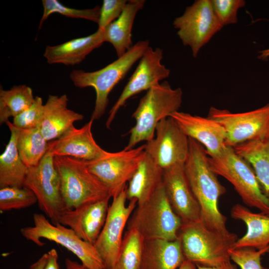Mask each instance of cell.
I'll use <instances>...</instances> for the list:
<instances>
[{"mask_svg":"<svg viewBox=\"0 0 269 269\" xmlns=\"http://www.w3.org/2000/svg\"><path fill=\"white\" fill-rule=\"evenodd\" d=\"M10 136L4 150L0 155V188L23 187L28 167L21 160L16 143L15 127L9 121Z\"/></svg>","mask_w":269,"mask_h":269,"instance_id":"cell-26","label":"cell"},{"mask_svg":"<svg viewBox=\"0 0 269 269\" xmlns=\"http://www.w3.org/2000/svg\"><path fill=\"white\" fill-rule=\"evenodd\" d=\"M182 224L171 208L162 184L146 201L136 207L127 225V230H136L144 240L178 239Z\"/></svg>","mask_w":269,"mask_h":269,"instance_id":"cell-6","label":"cell"},{"mask_svg":"<svg viewBox=\"0 0 269 269\" xmlns=\"http://www.w3.org/2000/svg\"><path fill=\"white\" fill-rule=\"evenodd\" d=\"M149 46L148 40L139 41L122 56L101 69L93 72L74 70L71 72L70 78L76 87H91L95 90V104L91 119L99 120L104 114L109 94Z\"/></svg>","mask_w":269,"mask_h":269,"instance_id":"cell-4","label":"cell"},{"mask_svg":"<svg viewBox=\"0 0 269 269\" xmlns=\"http://www.w3.org/2000/svg\"><path fill=\"white\" fill-rule=\"evenodd\" d=\"M214 12L221 25L224 26L237 22L238 10L244 7V0H211Z\"/></svg>","mask_w":269,"mask_h":269,"instance_id":"cell-35","label":"cell"},{"mask_svg":"<svg viewBox=\"0 0 269 269\" xmlns=\"http://www.w3.org/2000/svg\"><path fill=\"white\" fill-rule=\"evenodd\" d=\"M185 260L178 238L144 240L140 269H177Z\"/></svg>","mask_w":269,"mask_h":269,"instance_id":"cell-23","label":"cell"},{"mask_svg":"<svg viewBox=\"0 0 269 269\" xmlns=\"http://www.w3.org/2000/svg\"><path fill=\"white\" fill-rule=\"evenodd\" d=\"M14 127L16 146L21 160L28 168L37 165L48 149L50 141L46 140L37 128Z\"/></svg>","mask_w":269,"mask_h":269,"instance_id":"cell-28","label":"cell"},{"mask_svg":"<svg viewBox=\"0 0 269 269\" xmlns=\"http://www.w3.org/2000/svg\"><path fill=\"white\" fill-rule=\"evenodd\" d=\"M181 130L205 148L209 157L221 154L227 147L224 128L216 121L189 113L177 111L170 116Z\"/></svg>","mask_w":269,"mask_h":269,"instance_id":"cell-17","label":"cell"},{"mask_svg":"<svg viewBox=\"0 0 269 269\" xmlns=\"http://www.w3.org/2000/svg\"><path fill=\"white\" fill-rule=\"evenodd\" d=\"M177 269H197V267L194 263L185 260Z\"/></svg>","mask_w":269,"mask_h":269,"instance_id":"cell-41","label":"cell"},{"mask_svg":"<svg viewBox=\"0 0 269 269\" xmlns=\"http://www.w3.org/2000/svg\"><path fill=\"white\" fill-rule=\"evenodd\" d=\"M54 163L67 210L111 198L107 188L89 171L85 160L54 156Z\"/></svg>","mask_w":269,"mask_h":269,"instance_id":"cell-5","label":"cell"},{"mask_svg":"<svg viewBox=\"0 0 269 269\" xmlns=\"http://www.w3.org/2000/svg\"><path fill=\"white\" fill-rule=\"evenodd\" d=\"M126 187L112 198L104 225L94 244L106 269L112 268L117 261L123 239V232L137 206V201L134 199L126 204Z\"/></svg>","mask_w":269,"mask_h":269,"instance_id":"cell-13","label":"cell"},{"mask_svg":"<svg viewBox=\"0 0 269 269\" xmlns=\"http://www.w3.org/2000/svg\"><path fill=\"white\" fill-rule=\"evenodd\" d=\"M47 256V253L44 254L36 262L30 266L29 269H44Z\"/></svg>","mask_w":269,"mask_h":269,"instance_id":"cell-39","label":"cell"},{"mask_svg":"<svg viewBox=\"0 0 269 269\" xmlns=\"http://www.w3.org/2000/svg\"><path fill=\"white\" fill-rule=\"evenodd\" d=\"M68 102L66 94L48 95L38 127L48 141L58 139L73 126L75 122L84 119L83 115L68 108Z\"/></svg>","mask_w":269,"mask_h":269,"instance_id":"cell-20","label":"cell"},{"mask_svg":"<svg viewBox=\"0 0 269 269\" xmlns=\"http://www.w3.org/2000/svg\"><path fill=\"white\" fill-rule=\"evenodd\" d=\"M163 169L146 152L128 182L126 196L129 201L136 199L137 204L148 200L162 184Z\"/></svg>","mask_w":269,"mask_h":269,"instance_id":"cell-24","label":"cell"},{"mask_svg":"<svg viewBox=\"0 0 269 269\" xmlns=\"http://www.w3.org/2000/svg\"><path fill=\"white\" fill-rule=\"evenodd\" d=\"M259 59L262 60L267 59L269 57V48L259 51Z\"/></svg>","mask_w":269,"mask_h":269,"instance_id":"cell-42","label":"cell"},{"mask_svg":"<svg viewBox=\"0 0 269 269\" xmlns=\"http://www.w3.org/2000/svg\"><path fill=\"white\" fill-rule=\"evenodd\" d=\"M110 198L67 210L59 223L70 228L83 240L94 244L104 225Z\"/></svg>","mask_w":269,"mask_h":269,"instance_id":"cell-18","label":"cell"},{"mask_svg":"<svg viewBox=\"0 0 269 269\" xmlns=\"http://www.w3.org/2000/svg\"><path fill=\"white\" fill-rule=\"evenodd\" d=\"M33 225L20 229L21 235L39 247L41 239L54 242L75 255L82 264L91 269H106L104 262L94 245L80 239L70 228L50 222L45 215H33Z\"/></svg>","mask_w":269,"mask_h":269,"instance_id":"cell-8","label":"cell"},{"mask_svg":"<svg viewBox=\"0 0 269 269\" xmlns=\"http://www.w3.org/2000/svg\"><path fill=\"white\" fill-rule=\"evenodd\" d=\"M143 242L136 230H127L117 261L111 269H140Z\"/></svg>","mask_w":269,"mask_h":269,"instance_id":"cell-30","label":"cell"},{"mask_svg":"<svg viewBox=\"0 0 269 269\" xmlns=\"http://www.w3.org/2000/svg\"><path fill=\"white\" fill-rule=\"evenodd\" d=\"M31 88L25 85H16L9 90H0V123L8 121L27 109L33 102Z\"/></svg>","mask_w":269,"mask_h":269,"instance_id":"cell-29","label":"cell"},{"mask_svg":"<svg viewBox=\"0 0 269 269\" xmlns=\"http://www.w3.org/2000/svg\"><path fill=\"white\" fill-rule=\"evenodd\" d=\"M37 202V198L33 192L24 186L0 188L1 212L26 208Z\"/></svg>","mask_w":269,"mask_h":269,"instance_id":"cell-32","label":"cell"},{"mask_svg":"<svg viewBox=\"0 0 269 269\" xmlns=\"http://www.w3.org/2000/svg\"></svg>","mask_w":269,"mask_h":269,"instance_id":"cell-43","label":"cell"},{"mask_svg":"<svg viewBox=\"0 0 269 269\" xmlns=\"http://www.w3.org/2000/svg\"><path fill=\"white\" fill-rule=\"evenodd\" d=\"M144 0H130L120 16L104 30L105 42L112 44L118 57L127 52L133 45L132 31L136 15L141 9Z\"/></svg>","mask_w":269,"mask_h":269,"instance_id":"cell-25","label":"cell"},{"mask_svg":"<svg viewBox=\"0 0 269 269\" xmlns=\"http://www.w3.org/2000/svg\"><path fill=\"white\" fill-rule=\"evenodd\" d=\"M93 122L91 119L79 129L73 126L58 139L51 141L54 156L92 161L106 154L108 151L98 144L93 136Z\"/></svg>","mask_w":269,"mask_h":269,"instance_id":"cell-19","label":"cell"},{"mask_svg":"<svg viewBox=\"0 0 269 269\" xmlns=\"http://www.w3.org/2000/svg\"><path fill=\"white\" fill-rule=\"evenodd\" d=\"M43 106L42 99L35 97L33 103L26 110L13 118V125L20 129L38 127L41 119Z\"/></svg>","mask_w":269,"mask_h":269,"instance_id":"cell-34","label":"cell"},{"mask_svg":"<svg viewBox=\"0 0 269 269\" xmlns=\"http://www.w3.org/2000/svg\"><path fill=\"white\" fill-rule=\"evenodd\" d=\"M178 238L185 259L207 267L231 261L229 251L238 239L234 233L222 234L209 229L201 220L182 223Z\"/></svg>","mask_w":269,"mask_h":269,"instance_id":"cell-3","label":"cell"},{"mask_svg":"<svg viewBox=\"0 0 269 269\" xmlns=\"http://www.w3.org/2000/svg\"><path fill=\"white\" fill-rule=\"evenodd\" d=\"M146 153L163 169L185 163L189 154V137L170 117L157 125L155 136L146 142Z\"/></svg>","mask_w":269,"mask_h":269,"instance_id":"cell-15","label":"cell"},{"mask_svg":"<svg viewBox=\"0 0 269 269\" xmlns=\"http://www.w3.org/2000/svg\"><path fill=\"white\" fill-rule=\"evenodd\" d=\"M231 215L246 225V233L238 239L232 249L251 248L260 250L269 245V216L254 213L240 204L231 210Z\"/></svg>","mask_w":269,"mask_h":269,"instance_id":"cell-22","label":"cell"},{"mask_svg":"<svg viewBox=\"0 0 269 269\" xmlns=\"http://www.w3.org/2000/svg\"><path fill=\"white\" fill-rule=\"evenodd\" d=\"M233 148L252 167L264 193L269 199V136Z\"/></svg>","mask_w":269,"mask_h":269,"instance_id":"cell-27","label":"cell"},{"mask_svg":"<svg viewBox=\"0 0 269 269\" xmlns=\"http://www.w3.org/2000/svg\"><path fill=\"white\" fill-rule=\"evenodd\" d=\"M163 58L162 50L154 49L149 46L139 59L135 71L130 78L120 96L109 113L106 123V127L111 125L120 108L132 97L159 84V82L170 74V70L161 62Z\"/></svg>","mask_w":269,"mask_h":269,"instance_id":"cell-14","label":"cell"},{"mask_svg":"<svg viewBox=\"0 0 269 269\" xmlns=\"http://www.w3.org/2000/svg\"><path fill=\"white\" fill-rule=\"evenodd\" d=\"M208 117L224 128L228 146L234 147L269 136V103L257 109L239 113L212 107Z\"/></svg>","mask_w":269,"mask_h":269,"instance_id":"cell-12","label":"cell"},{"mask_svg":"<svg viewBox=\"0 0 269 269\" xmlns=\"http://www.w3.org/2000/svg\"><path fill=\"white\" fill-rule=\"evenodd\" d=\"M269 252V245L257 250L251 248L231 249L229 251L230 259L241 269H263L261 257Z\"/></svg>","mask_w":269,"mask_h":269,"instance_id":"cell-33","label":"cell"},{"mask_svg":"<svg viewBox=\"0 0 269 269\" xmlns=\"http://www.w3.org/2000/svg\"><path fill=\"white\" fill-rule=\"evenodd\" d=\"M128 0H104L100 7L98 28L104 30L116 20L123 12Z\"/></svg>","mask_w":269,"mask_h":269,"instance_id":"cell-36","label":"cell"},{"mask_svg":"<svg viewBox=\"0 0 269 269\" xmlns=\"http://www.w3.org/2000/svg\"><path fill=\"white\" fill-rule=\"evenodd\" d=\"M162 184L171 208L182 223L201 220L200 208L186 177L184 163L163 169Z\"/></svg>","mask_w":269,"mask_h":269,"instance_id":"cell-16","label":"cell"},{"mask_svg":"<svg viewBox=\"0 0 269 269\" xmlns=\"http://www.w3.org/2000/svg\"><path fill=\"white\" fill-rule=\"evenodd\" d=\"M182 96L181 88L173 89L167 81L147 91L133 114L135 124L129 131V140L124 149H131L141 141L152 139L158 124L178 111Z\"/></svg>","mask_w":269,"mask_h":269,"instance_id":"cell-2","label":"cell"},{"mask_svg":"<svg viewBox=\"0 0 269 269\" xmlns=\"http://www.w3.org/2000/svg\"><path fill=\"white\" fill-rule=\"evenodd\" d=\"M145 144L111 152L92 161H85L89 171L107 188L111 198L126 186L145 153Z\"/></svg>","mask_w":269,"mask_h":269,"instance_id":"cell-10","label":"cell"},{"mask_svg":"<svg viewBox=\"0 0 269 269\" xmlns=\"http://www.w3.org/2000/svg\"><path fill=\"white\" fill-rule=\"evenodd\" d=\"M189 151L184 163L186 177L201 211L202 222L209 229L222 234L230 232L227 218L220 212L219 200L226 188L212 170L206 150L195 140L189 137Z\"/></svg>","mask_w":269,"mask_h":269,"instance_id":"cell-1","label":"cell"},{"mask_svg":"<svg viewBox=\"0 0 269 269\" xmlns=\"http://www.w3.org/2000/svg\"><path fill=\"white\" fill-rule=\"evenodd\" d=\"M105 42L104 30L76 38L60 44L46 47L43 56L50 64L75 65L80 63L93 50Z\"/></svg>","mask_w":269,"mask_h":269,"instance_id":"cell-21","label":"cell"},{"mask_svg":"<svg viewBox=\"0 0 269 269\" xmlns=\"http://www.w3.org/2000/svg\"><path fill=\"white\" fill-rule=\"evenodd\" d=\"M208 160L213 171L232 184L245 205L269 216V199L264 193L252 167L233 147L227 146L221 154L208 156Z\"/></svg>","mask_w":269,"mask_h":269,"instance_id":"cell-7","label":"cell"},{"mask_svg":"<svg viewBox=\"0 0 269 269\" xmlns=\"http://www.w3.org/2000/svg\"><path fill=\"white\" fill-rule=\"evenodd\" d=\"M184 46H189L194 57L201 48L223 27L218 19L211 0H197L173 22Z\"/></svg>","mask_w":269,"mask_h":269,"instance_id":"cell-11","label":"cell"},{"mask_svg":"<svg viewBox=\"0 0 269 269\" xmlns=\"http://www.w3.org/2000/svg\"><path fill=\"white\" fill-rule=\"evenodd\" d=\"M197 269H237L236 266L233 264L231 261L226 262L222 264L213 267H203L196 265Z\"/></svg>","mask_w":269,"mask_h":269,"instance_id":"cell-38","label":"cell"},{"mask_svg":"<svg viewBox=\"0 0 269 269\" xmlns=\"http://www.w3.org/2000/svg\"><path fill=\"white\" fill-rule=\"evenodd\" d=\"M52 141L46 153L36 166L29 167L24 186L35 195L40 209L54 224L67 210L63 202L59 174L54 163Z\"/></svg>","mask_w":269,"mask_h":269,"instance_id":"cell-9","label":"cell"},{"mask_svg":"<svg viewBox=\"0 0 269 269\" xmlns=\"http://www.w3.org/2000/svg\"><path fill=\"white\" fill-rule=\"evenodd\" d=\"M43 15L41 18L39 28L52 13H57L68 17L84 19L97 23L99 21L100 6H96L92 8L79 9L68 7L57 0H42Z\"/></svg>","mask_w":269,"mask_h":269,"instance_id":"cell-31","label":"cell"},{"mask_svg":"<svg viewBox=\"0 0 269 269\" xmlns=\"http://www.w3.org/2000/svg\"><path fill=\"white\" fill-rule=\"evenodd\" d=\"M47 260L44 269H59L58 262V255L55 249H52L47 253Z\"/></svg>","mask_w":269,"mask_h":269,"instance_id":"cell-37","label":"cell"},{"mask_svg":"<svg viewBox=\"0 0 269 269\" xmlns=\"http://www.w3.org/2000/svg\"><path fill=\"white\" fill-rule=\"evenodd\" d=\"M66 269H91L82 264H80L76 261L66 258L65 260Z\"/></svg>","mask_w":269,"mask_h":269,"instance_id":"cell-40","label":"cell"}]
</instances>
